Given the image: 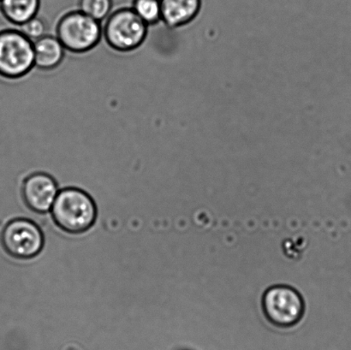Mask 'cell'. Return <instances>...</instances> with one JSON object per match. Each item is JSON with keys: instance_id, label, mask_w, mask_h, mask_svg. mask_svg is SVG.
Returning a JSON list of instances; mask_svg holds the SVG:
<instances>
[{"instance_id": "1", "label": "cell", "mask_w": 351, "mask_h": 350, "mask_svg": "<svg viewBox=\"0 0 351 350\" xmlns=\"http://www.w3.org/2000/svg\"><path fill=\"white\" fill-rule=\"evenodd\" d=\"M51 210L58 227L71 234L88 231L97 217L94 200L86 192L77 188L61 190Z\"/></svg>"}, {"instance_id": "2", "label": "cell", "mask_w": 351, "mask_h": 350, "mask_svg": "<svg viewBox=\"0 0 351 350\" xmlns=\"http://www.w3.org/2000/svg\"><path fill=\"white\" fill-rule=\"evenodd\" d=\"M149 27L132 7H122L110 14L105 20L102 27L103 38L112 50L130 53L145 42Z\"/></svg>"}, {"instance_id": "3", "label": "cell", "mask_w": 351, "mask_h": 350, "mask_svg": "<svg viewBox=\"0 0 351 350\" xmlns=\"http://www.w3.org/2000/svg\"><path fill=\"white\" fill-rule=\"evenodd\" d=\"M55 33L64 49L75 54L92 51L103 37L101 23L79 10L64 13L58 21Z\"/></svg>"}, {"instance_id": "4", "label": "cell", "mask_w": 351, "mask_h": 350, "mask_svg": "<svg viewBox=\"0 0 351 350\" xmlns=\"http://www.w3.org/2000/svg\"><path fill=\"white\" fill-rule=\"evenodd\" d=\"M34 68V42L20 29L0 30V77L19 80Z\"/></svg>"}, {"instance_id": "5", "label": "cell", "mask_w": 351, "mask_h": 350, "mask_svg": "<svg viewBox=\"0 0 351 350\" xmlns=\"http://www.w3.org/2000/svg\"><path fill=\"white\" fill-rule=\"evenodd\" d=\"M265 316L278 328H290L302 320L304 314V299L293 288L275 286L263 295Z\"/></svg>"}, {"instance_id": "6", "label": "cell", "mask_w": 351, "mask_h": 350, "mask_svg": "<svg viewBox=\"0 0 351 350\" xmlns=\"http://www.w3.org/2000/svg\"><path fill=\"white\" fill-rule=\"evenodd\" d=\"M1 242L5 251L16 259L27 260L39 255L44 246V236L34 222L14 219L3 229Z\"/></svg>"}, {"instance_id": "7", "label": "cell", "mask_w": 351, "mask_h": 350, "mask_svg": "<svg viewBox=\"0 0 351 350\" xmlns=\"http://www.w3.org/2000/svg\"><path fill=\"white\" fill-rule=\"evenodd\" d=\"M58 194L56 182L47 173L31 174L23 185L24 201L31 210L39 214L51 210Z\"/></svg>"}, {"instance_id": "8", "label": "cell", "mask_w": 351, "mask_h": 350, "mask_svg": "<svg viewBox=\"0 0 351 350\" xmlns=\"http://www.w3.org/2000/svg\"><path fill=\"white\" fill-rule=\"evenodd\" d=\"M202 0H160L161 22L170 29L191 23L197 17Z\"/></svg>"}, {"instance_id": "9", "label": "cell", "mask_w": 351, "mask_h": 350, "mask_svg": "<svg viewBox=\"0 0 351 350\" xmlns=\"http://www.w3.org/2000/svg\"><path fill=\"white\" fill-rule=\"evenodd\" d=\"M34 67L43 71H53L63 63L65 51L56 36H47L34 41Z\"/></svg>"}, {"instance_id": "10", "label": "cell", "mask_w": 351, "mask_h": 350, "mask_svg": "<svg viewBox=\"0 0 351 350\" xmlns=\"http://www.w3.org/2000/svg\"><path fill=\"white\" fill-rule=\"evenodd\" d=\"M40 3V0H0V13L10 23L20 27L38 15Z\"/></svg>"}, {"instance_id": "11", "label": "cell", "mask_w": 351, "mask_h": 350, "mask_svg": "<svg viewBox=\"0 0 351 350\" xmlns=\"http://www.w3.org/2000/svg\"><path fill=\"white\" fill-rule=\"evenodd\" d=\"M132 8L149 27L161 22L160 0H133Z\"/></svg>"}, {"instance_id": "12", "label": "cell", "mask_w": 351, "mask_h": 350, "mask_svg": "<svg viewBox=\"0 0 351 350\" xmlns=\"http://www.w3.org/2000/svg\"><path fill=\"white\" fill-rule=\"evenodd\" d=\"M113 0H79L78 10L101 23L112 13Z\"/></svg>"}, {"instance_id": "13", "label": "cell", "mask_w": 351, "mask_h": 350, "mask_svg": "<svg viewBox=\"0 0 351 350\" xmlns=\"http://www.w3.org/2000/svg\"><path fill=\"white\" fill-rule=\"evenodd\" d=\"M19 27V29L33 42L47 34L46 21L38 16L27 21L26 23H24Z\"/></svg>"}, {"instance_id": "14", "label": "cell", "mask_w": 351, "mask_h": 350, "mask_svg": "<svg viewBox=\"0 0 351 350\" xmlns=\"http://www.w3.org/2000/svg\"><path fill=\"white\" fill-rule=\"evenodd\" d=\"M178 350H189V349H178Z\"/></svg>"}]
</instances>
